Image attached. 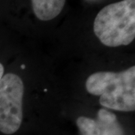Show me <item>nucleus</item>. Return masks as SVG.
I'll use <instances>...</instances> for the list:
<instances>
[{"label": "nucleus", "instance_id": "5", "mask_svg": "<svg viewBox=\"0 0 135 135\" xmlns=\"http://www.w3.org/2000/svg\"><path fill=\"white\" fill-rule=\"evenodd\" d=\"M66 0H32L34 14L42 21L56 18L62 11Z\"/></svg>", "mask_w": 135, "mask_h": 135}, {"label": "nucleus", "instance_id": "1", "mask_svg": "<svg viewBox=\"0 0 135 135\" xmlns=\"http://www.w3.org/2000/svg\"><path fill=\"white\" fill-rule=\"evenodd\" d=\"M87 92L100 96L99 102L107 109L122 112L135 110V67L120 72L93 73L86 82Z\"/></svg>", "mask_w": 135, "mask_h": 135}, {"label": "nucleus", "instance_id": "4", "mask_svg": "<svg viewBox=\"0 0 135 135\" xmlns=\"http://www.w3.org/2000/svg\"><path fill=\"white\" fill-rule=\"evenodd\" d=\"M77 126L83 135H124L116 116L107 109H100L98 119L80 116Z\"/></svg>", "mask_w": 135, "mask_h": 135}, {"label": "nucleus", "instance_id": "3", "mask_svg": "<svg viewBox=\"0 0 135 135\" xmlns=\"http://www.w3.org/2000/svg\"><path fill=\"white\" fill-rule=\"evenodd\" d=\"M24 84L14 73H7L0 80V132L12 134L23 122Z\"/></svg>", "mask_w": 135, "mask_h": 135}, {"label": "nucleus", "instance_id": "7", "mask_svg": "<svg viewBox=\"0 0 135 135\" xmlns=\"http://www.w3.org/2000/svg\"><path fill=\"white\" fill-rule=\"evenodd\" d=\"M86 1H89V2H95V1H98V0H86Z\"/></svg>", "mask_w": 135, "mask_h": 135}, {"label": "nucleus", "instance_id": "2", "mask_svg": "<svg viewBox=\"0 0 135 135\" xmlns=\"http://www.w3.org/2000/svg\"><path fill=\"white\" fill-rule=\"evenodd\" d=\"M93 29L107 47L130 44L135 38V0H122L103 8L95 17Z\"/></svg>", "mask_w": 135, "mask_h": 135}, {"label": "nucleus", "instance_id": "6", "mask_svg": "<svg viewBox=\"0 0 135 135\" xmlns=\"http://www.w3.org/2000/svg\"><path fill=\"white\" fill-rule=\"evenodd\" d=\"M4 74H5V67L2 63L0 62V80L4 75Z\"/></svg>", "mask_w": 135, "mask_h": 135}]
</instances>
